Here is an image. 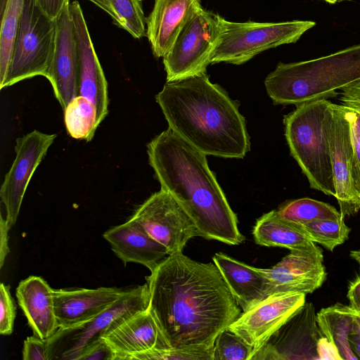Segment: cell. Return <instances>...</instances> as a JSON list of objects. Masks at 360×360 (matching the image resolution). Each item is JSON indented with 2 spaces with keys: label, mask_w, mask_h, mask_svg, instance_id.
Masks as SVG:
<instances>
[{
  "label": "cell",
  "mask_w": 360,
  "mask_h": 360,
  "mask_svg": "<svg viewBox=\"0 0 360 360\" xmlns=\"http://www.w3.org/2000/svg\"><path fill=\"white\" fill-rule=\"evenodd\" d=\"M344 219L342 214L338 219L313 221L300 226L311 240L333 252L349 238L351 229L346 225Z\"/></svg>",
  "instance_id": "31"
},
{
  "label": "cell",
  "mask_w": 360,
  "mask_h": 360,
  "mask_svg": "<svg viewBox=\"0 0 360 360\" xmlns=\"http://www.w3.org/2000/svg\"><path fill=\"white\" fill-rule=\"evenodd\" d=\"M360 81V44L309 60L278 63L264 80L276 105L338 96L337 90Z\"/></svg>",
  "instance_id": "4"
},
{
  "label": "cell",
  "mask_w": 360,
  "mask_h": 360,
  "mask_svg": "<svg viewBox=\"0 0 360 360\" xmlns=\"http://www.w3.org/2000/svg\"><path fill=\"white\" fill-rule=\"evenodd\" d=\"M127 289L115 287L53 289L58 328L74 327L94 319L115 302Z\"/></svg>",
  "instance_id": "18"
},
{
  "label": "cell",
  "mask_w": 360,
  "mask_h": 360,
  "mask_svg": "<svg viewBox=\"0 0 360 360\" xmlns=\"http://www.w3.org/2000/svg\"><path fill=\"white\" fill-rule=\"evenodd\" d=\"M267 280L268 295L274 293H312L327 278L323 250L317 245L306 250H291L270 269H259Z\"/></svg>",
  "instance_id": "15"
},
{
  "label": "cell",
  "mask_w": 360,
  "mask_h": 360,
  "mask_svg": "<svg viewBox=\"0 0 360 360\" xmlns=\"http://www.w3.org/2000/svg\"><path fill=\"white\" fill-rule=\"evenodd\" d=\"M349 256L360 265V250H351Z\"/></svg>",
  "instance_id": "43"
},
{
  "label": "cell",
  "mask_w": 360,
  "mask_h": 360,
  "mask_svg": "<svg viewBox=\"0 0 360 360\" xmlns=\"http://www.w3.org/2000/svg\"><path fill=\"white\" fill-rule=\"evenodd\" d=\"M212 260L243 311L268 296L267 280L258 268L221 252L215 253Z\"/></svg>",
  "instance_id": "23"
},
{
  "label": "cell",
  "mask_w": 360,
  "mask_h": 360,
  "mask_svg": "<svg viewBox=\"0 0 360 360\" xmlns=\"http://www.w3.org/2000/svg\"><path fill=\"white\" fill-rule=\"evenodd\" d=\"M149 289L146 283L128 288L109 308L82 324L58 328L48 339L49 360H77L89 345L101 338L122 321L149 307Z\"/></svg>",
  "instance_id": "9"
},
{
  "label": "cell",
  "mask_w": 360,
  "mask_h": 360,
  "mask_svg": "<svg viewBox=\"0 0 360 360\" xmlns=\"http://www.w3.org/2000/svg\"><path fill=\"white\" fill-rule=\"evenodd\" d=\"M10 230L6 219L1 215L0 219V267L4 264L5 258L9 252L8 245V232Z\"/></svg>",
  "instance_id": "40"
},
{
  "label": "cell",
  "mask_w": 360,
  "mask_h": 360,
  "mask_svg": "<svg viewBox=\"0 0 360 360\" xmlns=\"http://www.w3.org/2000/svg\"><path fill=\"white\" fill-rule=\"evenodd\" d=\"M326 2H328L330 4H335L336 2H338L339 0H324Z\"/></svg>",
  "instance_id": "45"
},
{
  "label": "cell",
  "mask_w": 360,
  "mask_h": 360,
  "mask_svg": "<svg viewBox=\"0 0 360 360\" xmlns=\"http://www.w3.org/2000/svg\"><path fill=\"white\" fill-rule=\"evenodd\" d=\"M56 22L36 0H24L13 55L0 89L35 76L47 77L55 52Z\"/></svg>",
  "instance_id": "6"
},
{
  "label": "cell",
  "mask_w": 360,
  "mask_h": 360,
  "mask_svg": "<svg viewBox=\"0 0 360 360\" xmlns=\"http://www.w3.org/2000/svg\"><path fill=\"white\" fill-rule=\"evenodd\" d=\"M114 350L103 338L86 346L77 360H115Z\"/></svg>",
  "instance_id": "36"
},
{
  "label": "cell",
  "mask_w": 360,
  "mask_h": 360,
  "mask_svg": "<svg viewBox=\"0 0 360 360\" xmlns=\"http://www.w3.org/2000/svg\"><path fill=\"white\" fill-rule=\"evenodd\" d=\"M276 210L282 218L297 226L342 216L340 212L330 204L309 198L286 201Z\"/></svg>",
  "instance_id": "29"
},
{
  "label": "cell",
  "mask_w": 360,
  "mask_h": 360,
  "mask_svg": "<svg viewBox=\"0 0 360 360\" xmlns=\"http://www.w3.org/2000/svg\"><path fill=\"white\" fill-rule=\"evenodd\" d=\"M147 153L161 188L185 210L199 236L228 245L243 242L237 217L209 168L205 154L169 128L148 143Z\"/></svg>",
  "instance_id": "2"
},
{
  "label": "cell",
  "mask_w": 360,
  "mask_h": 360,
  "mask_svg": "<svg viewBox=\"0 0 360 360\" xmlns=\"http://www.w3.org/2000/svg\"><path fill=\"white\" fill-rule=\"evenodd\" d=\"M202 7L200 0H155L146 18V37L157 58L168 52L181 30Z\"/></svg>",
  "instance_id": "20"
},
{
  "label": "cell",
  "mask_w": 360,
  "mask_h": 360,
  "mask_svg": "<svg viewBox=\"0 0 360 360\" xmlns=\"http://www.w3.org/2000/svg\"><path fill=\"white\" fill-rule=\"evenodd\" d=\"M69 8L77 52L79 95L95 105L101 123L108 113V83L79 3L72 2Z\"/></svg>",
  "instance_id": "16"
},
{
  "label": "cell",
  "mask_w": 360,
  "mask_h": 360,
  "mask_svg": "<svg viewBox=\"0 0 360 360\" xmlns=\"http://www.w3.org/2000/svg\"><path fill=\"white\" fill-rule=\"evenodd\" d=\"M347 297L350 306L354 309L360 311V274L349 282Z\"/></svg>",
  "instance_id": "39"
},
{
  "label": "cell",
  "mask_w": 360,
  "mask_h": 360,
  "mask_svg": "<svg viewBox=\"0 0 360 360\" xmlns=\"http://www.w3.org/2000/svg\"><path fill=\"white\" fill-rule=\"evenodd\" d=\"M322 336L314 305L305 302L251 360H317V344Z\"/></svg>",
  "instance_id": "12"
},
{
  "label": "cell",
  "mask_w": 360,
  "mask_h": 360,
  "mask_svg": "<svg viewBox=\"0 0 360 360\" xmlns=\"http://www.w3.org/2000/svg\"><path fill=\"white\" fill-rule=\"evenodd\" d=\"M43 11L51 18L56 20L69 0H36Z\"/></svg>",
  "instance_id": "38"
},
{
  "label": "cell",
  "mask_w": 360,
  "mask_h": 360,
  "mask_svg": "<svg viewBox=\"0 0 360 360\" xmlns=\"http://www.w3.org/2000/svg\"><path fill=\"white\" fill-rule=\"evenodd\" d=\"M257 244L278 247L291 250H306L316 246L302 229L282 218L277 210H271L259 217L253 227Z\"/></svg>",
  "instance_id": "24"
},
{
  "label": "cell",
  "mask_w": 360,
  "mask_h": 360,
  "mask_svg": "<svg viewBox=\"0 0 360 360\" xmlns=\"http://www.w3.org/2000/svg\"><path fill=\"white\" fill-rule=\"evenodd\" d=\"M155 100L168 128L206 155L239 159L250 151L239 103L206 73L167 82Z\"/></svg>",
  "instance_id": "3"
},
{
  "label": "cell",
  "mask_w": 360,
  "mask_h": 360,
  "mask_svg": "<svg viewBox=\"0 0 360 360\" xmlns=\"http://www.w3.org/2000/svg\"><path fill=\"white\" fill-rule=\"evenodd\" d=\"M354 310V326L353 328L360 332V311Z\"/></svg>",
  "instance_id": "42"
},
{
  "label": "cell",
  "mask_w": 360,
  "mask_h": 360,
  "mask_svg": "<svg viewBox=\"0 0 360 360\" xmlns=\"http://www.w3.org/2000/svg\"><path fill=\"white\" fill-rule=\"evenodd\" d=\"M253 349L241 337L228 328L217 337L212 360H250Z\"/></svg>",
  "instance_id": "32"
},
{
  "label": "cell",
  "mask_w": 360,
  "mask_h": 360,
  "mask_svg": "<svg viewBox=\"0 0 360 360\" xmlns=\"http://www.w3.org/2000/svg\"><path fill=\"white\" fill-rule=\"evenodd\" d=\"M106 12L118 27L134 38L146 35V18L142 0H88Z\"/></svg>",
  "instance_id": "26"
},
{
  "label": "cell",
  "mask_w": 360,
  "mask_h": 360,
  "mask_svg": "<svg viewBox=\"0 0 360 360\" xmlns=\"http://www.w3.org/2000/svg\"><path fill=\"white\" fill-rule=\"evenodd\" d=\"M316 321L323 336L337 347L342 360H357L349 342L354 326V310L349 305L336 303L322 308Z\"/></svg>",
  "instance_id": "25"
},
{
  "label": "cell",
  "mask_w": 360,
  "mask_h": 360,
  "mask_svg": "<svg viewBox=\"0 0 360 360\" xmlns=\"http://www.w3.org/2000/svg\"><path fill=\"white\" fill-rule=\"evenodd\" d=\"M223 19L202 8L188 21L163 57L167 82L206 73L220 40Z\"/></svg>",
  "instance_id": "8"
},
{
  "label": "cell",
  "mask_w": 360,
  "mask_h": 360,
  "mask_svg": "<svg viewBox=\"0 0 360 360\" xmlns=\"http://www.w3.org/2000/svg\"><path fill=\"white\" fill-rule=\"evenodd\" d=\"M211 349H150L132 355L129 360H212Z\"/></svg>",
  "instance_id": "33"
},
{
  "label": "cell",
  "mask_w": 360,
  "mask_h": 360,
  "mask_svg": "<svg viewBox=\"0 0 360 360\" xmlns=\"http://www.w3.org/2000/svg\"><path fill=\"white\" fill-rule=\"evenodd\" d=\"M317 353L319 359L342 360L335 345L330 342L324 336H322L318 342Z\"/></svg>",
  "instance_id": "37"
},
{
  "label": "cell",
  "mask_w": 360,
  "mask_h": 360,
  "mask_svg": "<svg viewBox=\"0 0 360 360\" xmlns=\"http://www.w3.org/2000/svg\"><path fill=\"white\" fill-rule=\"evenodd\" d=\"M349 342L350 347L357 358L360 360V332L353 328L349 336Z\"/></svg>",
  "instance_id": "41"
},
{
  "label": "cell",
  "mask_w": 360,
  "mask_h": 360,
  "mask_svg": "<svg viewBox=\"0 0 360 360\" xmlns=\"http://www.w3.org/2000/svg\"><path fill=\"white\" fill-rule=\"evenodd\" d=\"M15 318V305L11 296L10 288L4 283L0 285V333L8 335L13 333Z\"/></svg>",
  "instance_id": "34"
},
{
  "label": "cell",
  "mask_w": 360,
  "mask_h": 360,
  "mask_svg": "<svg viewBox=\"0 0 360 360\" xmlns=\"http://www.w3.org/2000/svg\"><path fill=\"white\" fill-rule=\"evenodd\" d=\"M69 5L56 19V48L46 77L63 110L72 98L79 96L77 52Z\"/></svg>",
  "instance_id": "17"
},
{
  "label": "cell",
  "mask_w": 360,
  "mask_h": 360,
  "mask_svg": "<svg viewBox=\"0 0 360 360\" xmlns=\"http://www.w3.org/2000/svg\"><path fill=\"white\" fill-rule=\"evenodd\" d=\"M15 295L34 335L44 340L51 337L58 326L53 289L46 281L31 276L20 282Z\"/></svg>",
  "instance_id": "22"
},
{
  "label": "cell",
  "mask_w": 360,
  "mask_h": 360,
  "mask_svg": "<svg viewBox=\"0 0 360 360\" xmlns=\"http://www.w3.org/2000/svg\"><path fill=\"white\" fill-rule=\"evenodd\" d=\"M7 0H0V11H1L6 4Z\"/></svg>",
  "instance_id": "44"
},
{
  "label": "cell",
  "mask_w": 360,
  "mask_h": 360,
  "mask_svg": "<svg viewBox=\"0 0 360 360\" xmlns=\"http://www.w3.org/2000/svg\"><path fill=\"white\" fill-rule=\"evenodd\" d=\"M305 297L292 292L269 295L241 313L227 328L252 347V356L305 303Z\"/></svg>",
  "instance_id": "14"
},
{
  "label": "cell",
  "mask_w": 360,
  "mask_h": 360,
  "mask_svg": "<svg viewBox=\"0 0 360 360\" xmlns=\"http://www.w3.org/2000/svg\"><path fill=\"white\" fill-rule=\"evenodd\" d=\"M330 101L316 99L296 105L285 116V136L290 153L313 189L335 196L326 134V112Z\"/></svg>",
  "instance_id": "5"
},
{
  "label": "cell",
  "mask_w": 360,
  "mask_h": 360,
  "mask_svg": "<svg viewBox=\"0 0 360 360\" xmlns=\"http://www.w3.org/2000/svg\"><path fill=\"white\" fill-rule=\"evenodd\" d=\"M102 338L115 352V360L171 347L148 308L129 316Z\"/></svg>",
  "instance_id": "19"
},
{
  "label": "cell",
  "mask_w": 360,
  "mask_h": 360,
  "mask_svg": "<svg viewBox=\"0 0 360 360\" xmlns=\"http://www.w3.org/2000/svg\"><path fill=\"white\" fill-rule=\"evenodd\" d=\"M314 21L292 20L281 22H236L223 19V29L211 64L241 65L269 49L295 43Z\"/></svg>",
  "instance_id": "7"
},
{
  "label": "cell",
  "mask_w": 360,
  "mask_h": 360,
  "mask_svg": "<svg viewBox=\"0 0 360 360\" xmlns=\"http://www.w3.org/2000/svg\"><path fill=\"white\" fill-rule=\"evenodd\" d=\"M326 134L340 213L345 217L360 210V198L353 182L354 150L349 122L341 104L330 103L326 112Z\"/></svg>",
  "instance_id": "11"
},
{
  "label": "cell",
  "mask_w": 360,
  "mask_h": 360,
  "mask_svg": "<svg viewBox=\"0 0 360 360\" xmlns=\"http://www.w3.org/2000/svg\"><path fill=\"white\" fill-rule=\"evenodd\" d=\"M23 3L24 0H7L4 8L0 11V87L9 69Z\"/></svg>",
  "instance_id": "28"
},
{
  "label": "cell",
  "mask_w": 360,
  "mask_h": 360,
  "mask_svg": "<svg viewBox=\"0 0 360 360\" xmlns=\"http://www.w3.org/2000/svg\"><path fill=\"white\" fill-rule=\"evenodd\" d=\"M340 101L349 122L354 150L353 182L360 198V81L342 88Z\"/></svg>",
  "instance_id": "30"
},
{
  "label": "cell",
  "mask_w": 360,
  "mask_h": 360,
  "mask_svg": "<svg viewBox=\"0 0 360 360\" xmlns=\"http://www.w3.org/2000/svg\"><path fill=\"white\" fill-rule=\"evenodd\" d=\"M103 236L124 264L128 262L140 264L150 272L168 255L167 249L131 218L107 230Z\"/></svg>",
  "instance_id": "21"
},
{
  "label": "cell",
  "mask_w": 360,
  "mask_h": 360,
  "mask_svg": "<svg viewBox=\"0 0 360 360\" xmlns=\"http://www.w3.org/2000/svg\"><path fill=\"white\" fill-rule=\"evenodd\" d=\"M65 124L69 135L75 139L90 141L99 125L95 105L87 98L77 96L64 110Z\"/></svg>",
  "instance_id": "27"
},
{
  "label": "cell",
  "mask_w": 360,
  "mask_h": 360,
  "mask_svg": "<svg viewBox=\"0 0 360 360\" xmlns=\"http://www.w3.org/2000/svg\"><path fill=\"white\" fill-rule=\"evenodd\" d=\"M148 309L169 346L211 349L241 314L219 269L182 252L167 255L146 278Z\"/></svg>",
  "instance_id": "1"
},
{
  "label": "cell",
  "mask_w": 360,
  "mask_h": 360,
  "mask_svg": "<svg viewBox=\"0 0 360 360\" xmlns=\"http://www.w3.org/2000/svg\"><path fill=\"white\" fill-rule=\"evenodd\" d=\"M130 218L162 244L168 255L182 252L191 238L199 236L195 224L185 210L162 188L141 204Z\"/></svg>",
  "instance_id": "10"
},
{
  "label": "cell",
  "mask_w": 360,
  "mask_h": 360,
  "mask_svg": "<svg viewBox=\"0 0 360 360\" xmlns=\"http://www.w3.org/2000/svg\"><path fill=\"white\" fill-rule=\"evenodd\" d=\"M57 135L34 130L16 139L15 158L0 189L6 221L11 229L16 222L22 201L32 174Z\"/></svg>",
  "instance_id": "13"
},
{
  "label": "cell",
  "mask_w": 360,
  "mask_h": 360,
  "mask_svg": "<svg viewBox=\"0 0 360 360\" xmlns=\"http://www.w3.org/2000/svg\"><path fill=\"white\" fill-rule=\"evenodd\" d=\"M48 339H41L36 335L27 337L22 349L23 360H49Z\"/></svg>",
  "instance_id": "35"
}]
</instances>
